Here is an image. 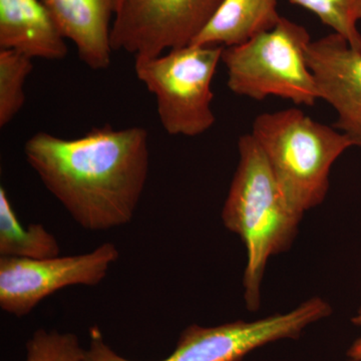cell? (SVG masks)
Segmentation results:
<instances>
[{
	"mask_svg": "<svg viewBox=\"0 0 361 361\" xmlns=\"http://www.w3.org/2000/svg\"><path fill=\"white\" fill-rule=\"evenodd\" d=\"M311 42L303 25L282 18L245 44L223 49L228 87L255 101L277 97L297 106H314L319 94L308 65Z\"/></svg>",
	"mask_w": 361,
	"mask_h": 361,
	"instance_id": "4",
	"label": "cell"
},
{
	"mask_svg": "<svg viewBox=\"0 0 361 361\" xmlns=\"http://www.w3.org/2000/svg\"><path fill=\"white\" fill-rule=\"evenodd\" d=\"M281 18L278 0H222L191 44L237 47L272 30Z\"/></svg>",
	"mask_w": 361,
	"mask_h": 361,
	"instance_id": "12",
	"label": "cell"
},
{
	"mask_svg": "<svg viewBox=\"0 0 361 361\" xmlns=\"http://www.w3.org/2000/svg\"><path fill=\"white\" fill-rule=\"evenodd\" d=\"M351 322L357 326H361V307L358 310L356 314L353 316ZM348 356L349 358H355V360H361V337L356 339L348 351Z\"/></svg>",
	"mask_w": 361,
	"mask_h": 361,
	"instance_id": "17",
	"label": "cell"
},
{
	"mask_svg": "<svg viewBox=\"0 0 361 361\" xmlns=\"http://www.w3.org/2000/svg\"><path fill=\"white\" fill-rule=\"evenodd\" d=\"M349 361H361V360H355V358H350Z\"/></svg>",
	"mask_w": 361,
	"mask_h": 361,
	"instance_id": "18",
	"label": "cell"
},
{
	"mask_svg": "<svg viewBox=\"0 0 361 361\" xmlns=\"http://www.w3.org/2000/svg\"><path fill=\"white\" fill-rule=\"evenodd\" d=\"M331 312L326 301L314 297L290 312L255 322L237 320L211 327L192 324L180 334L175 350L160 361H240L266 344L298 338ZM89 338L87 361H133L114 350L99 327H90Z\"/></svg>",
	"mask_w": 361,
	"mask_h": 361,
	"instance_id": "6",
	"label": "cell"
},
{
	"mask_svg": "<svg viewBox=\"0 0 361 361\" xmlns=\"http://www.w3.org/2000/svg\"><path fill=\"white\" fill-rule=\"evenodd\" d=\"M239 161L222 209V221L245 245L244 298L248 310L260 307L268 260L290 248L303 215L287 202L251 134L240 137Z\"/></svg>",
	"mask_w": 361,
	"mask_h": 361,
	"instance_id": "2",
	"label": "cell"
},
{
	"mask_svg": "<svg viewBox=\"0 0 361 361\" xmlns=\"http://www.w3.org/2000/svg\"><path fill=\"white\" fill-rule=\"evenodd\" d=\"M250 134L287 202L303 216L325 200L332 166L353 147L341 130L296 108L261 114Z\"/></svg>",
	"mask_w": 361,
	"mask_h": 361,
	"instance_id": "3",
	"label": "cell"
},
{
	"mask_svg": "<svg viewBox=\"0 0 361 361\" xmlns=\"http://www.w3.org/2000/svg\"><path fill=\"white\" fill-rule=\"evenodd\" d=\"M222 52L220 47L189 44L160 56H135V75L155 97L169 135L198 137L213 127L212 82Z\"/></svg>",
	"mask_w": 361,
	"mask_h": 361,
	"instance_id": "5",
	"label": "cell"
},
{
	"mask_svg": "<svg viewBox=\"0 0 361 361\" xmlns=\"http://www.w3.org/2000/svg\"><path fill=\"white\" fill-rule=\"evenodd\" d=\"M222 0H115L113 51L160 56L191 44Z\"/></svg>",
	"mask_w": 361,
	"mask_h": 361,
	"instance_id": "8",
	"label": "cell"
},
{
	"mask_svg": "<svg viewBox=\"0 0 361 361\" xmlns=\"http://www.w3.org/2000/svg\"><path fill=\"white\" fill-rule=\"evenodd\" d=\"M61 253L58 239L44 225L23 227L6 190L0 187V256L21 259L56 257Z\"/></svg>",
	"mask_w": 361,
	"mask_h": 361,
	"instance_id": "13",
	"label": "cell"
},
{
	"mask_svg": "<svg viewBox=\"0 0 361 361\" xmlns=\"http://www.w3.org/2000/svg\"><path fill=\"white\" fill-rule=\"evenodd\" d=\"M32 70L30 56L0 49V127H6L25 106V85Z\"/></svg>",
	"mask_w": 361,
	"mask_h": 361,
	"instance_id": "14",
	"label": "cell"
},
{
	"mask_svg": "<svg viewBox=\"0 0 361 361\" xmlns=\"http://www.w3.org/2000/svg\"><path fill=\"white\" fill-rule=\"evenodd\" d=\"M307 59L319 99L336 111V129L361 149V51L330 33L312 40Z\"/></svg>",
	"mask_w": 361,
	"mask_h": 361,
	"instance_id": "9",
	"label": "cell"
},
{
	"mask_svg": "<svg viewBox=\"0 0 361 361\" xmlns=\"http://www.w3.org/2000/svg\"><path fill=\"white\" fill-rule=\"evenodd\" d=\"M23 361H87V348L75 334L39 329L26 342Z\"/></svg>",
	"mask_w": 361,
	"mask_h": 361,
	"instance_id": "16",
	"label": "cell"
},
{
	"mask_svg": "<svg viewBox=\"0 0 361 361\" xmlns=\"http://www.w3.org/2000/svg\"><path fill=\"white\" fill-rule=\"evenodd\" d=\"M310 11L329 26L334 33L343 37L353 49L361 51V0H289Z\"/></svg>",
	"mask_w": 361,
	"mask_h": 361,
	"instance_id": "15",
	"label": "cell"
},
{
	"mask_svg": "<svg viewBox=\"0 0 361 361\" xmlns=\"http://www.w3.org/2000/svg\"><path fill=\"white\" fill-rule=\"evenodd\" d=\"M66 40L42 0H0V49L59 61L68 54Z\"/></svg>",
	"mask_w": 361,
	"mask_h": 361,
	"instance_id": "11",
	"label": "cell"
},
{
	"mask_svg": "<svg viewBox=\"0 0 361 361\" xmlns=\"http://www.w3.org/2000/svg\"><path fill=\"white\" fill-rule=\"evenodd\" d=\"M25 155L49 193L84 229L106 231L134 218L149 176L144 128L106 126L77 139L39 132L26 141Z\"/></svg>",
	"mask_w": 361,
	"mask_h": 361,
	"instance_id": "1",
	"label": "cell"
},
{
	"mask_svg": "<svg viewBox=\"0 0 361 361\" xmlns=\"http://www.w3.org/2000/svg\"><path fill=\"white\" fill-rule=\"evenodd\" d=\"M59 32L70 39L82 63L94 71L111 63L115 0H42Z\"/></svg>",
	"mask_w": 361,
	"mask_h": 361,
	"instance_id": "10",
	"label": "cell"
},
{
	"mask_svg": "<svg viewBox=\"0 0 361 361\" xmlns=\"http://www.w3.org/2000/svg\"><path fill=\"white\" fill-rule=\"evenodd\" d=\"M120 252L111 242L71 256L21 259L0 256V307L25 317L44 299L70 286H96L108 275Z\"/></svg>",
	"mask_w": 361,
	"mask_h": 361,
	"instance_id": "7",
	"label": "cell"
}]
</instances>
